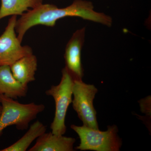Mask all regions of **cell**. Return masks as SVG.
I'll return each instance as SVG.
<instances>
[{
  "label": "cell",
  "instance_id": "3957f363",
  "mask_svg": "<svg viewBox=\"0 0 151 151\" xmlns=\"http://www.w3.org/2000/svg\"><path fill=\"white\" fill-rule=\"evenodd\" d=\"M65 67L62 70V77L58 85H52L45 92L47 96L53 97L55 103L54 119L50 125L52 134L63 135L66 131L65 119L68 109L72 103L74 80Z\"/></svg>",
  "mask_w": 151,
  "mask_h": 151
},
{
  "label": "cell",
  "instance_id": "4fadbf2b",
  "mask_svg": "<svg viewBox=\"0 0 151 151\" xmlns=\"http://www.w3.org/2000/svg\"><path fill=\"white\" fill-rule=\"evenodd\" d=\"M2 110V107L1 105H0V114L1 113Z\"/></svg>",
  "mask_w": 151,
  "mask_h": 151
},
{
  "label": "cell",
  "instance_id": "9c48e42d",
  "mask_svg": "<svg viewBox=\"0 0 151 151\" xmlns=\"http://www.w3.org/2000/svg\"><path fill=\"white\" fill-rule=\"evenodd\" d=\"M27 91L28 86L14 78L9 65H0V95L16 99L25 97Z\"/></svg>",
  "mask_w": 151,
  "mask_h": 151
},
{
  "label": "cell",
  "instance_id": "6da1fadb",
  "mask_svg": "<svg viewBox=\"0 0 151 151\" xmlns=\"http://www.w3.org/2000/svg\"><path fill=\"white\" fill-rule=\"evenodd\" d=\"M67 17H77L111 26L112 18L107 15L95 12L92 2L83 0H75L70 6L58 8L50 4H42L23 14L17 19L15 31L19 40L22 42L27 32L39 25L53 27L59 19Z\"/></svg>",
  "mask_w": 151,
  "mask_h": 151
},
{
  "label": "cell",
  "instance_id": "30bf717a",
  "mask_svg": "<svg viewBox=\"0 0 151 151\" xmlns=\"http://www.w3.org/2000/svg\"><path fill=\"white\" fill-rule=\"evenodd\" d=\"M10 66L14 78L23 85L28 86L35 80L37 60L33 53L22 57Z\"/></svg>",
  "mask_w": 151,
  "mask_h": 151
},
{
  "label": "cell",
  "instance_id": "7c38bea8",
  "mask_svg": "<svg viewBox=\"0 0 151 151\" xmlns=\"http://www.w3.org/2000/svg\"><path fill=\"white\" fill-rule=\"evenodd\" d=\"M46 131V126L40 121H36L30 127L27 132L21 139L0 151H26L32 142Z\"/></svg>",
  "mask_w": 151,
  "mask_h": 151
},
{
  "label": "cell",
  "instance_id": "8992f818",
  "mask_svg": "<svg viewBox=\"0 0 151 151\" xmlns=\"http://www.w3.org/2000/svg\"><path fill=\"white\" fill-rule=\"evenodd\" d=\"M17 16L9 19L4 31L0 36V65H12L22 57L32 54L27 45H22L15 31Z\"/></svg>",
  "mask_w": 151,
  "mask_h": 151
},
{
  "label": "cell",
  "instance_id": "277c9868",
  "mask_svg": "<svg viewBox=\"0 0 151 151\" xmlns=\"http://www.w3.org/2000/svg\"><path fill=\"white\" fill-rule=\"evenodd\" d=\"M77 133L80 143L76 150L81 151H119L122 146V140L118 135L117 126H108V130L102 132L83 125L70 126Z\"/></svg>",
  "mask_w": 151,
  "mask_h": 151
},
{
  "label": "cell",
  "instance_id": "52a82bcc",
  "mask_svg": "<svg viewBox=\"0 0 151 151\" xmlns=\"http://www.w3.org/2000/svg\"><path fill=\"white\" fill-rule=\"evenodd\" d=\"M85 32V28L76 31L65 47V67L74 79H82L84 76L81 51L84 42Z\"/></svg>",
  "mask_w": 151,
  "mask_h": 151
},
{
  "label": "cell",
  "instance_id": "ba28073f",
  "mask_svg": "<svg viewBox=\"0 0 151 151\" xmlns=\"http://www.w3.org/2000/svg\"><path fill=\"white\" fill-rule=\"evenodd\" d=\"M35 145L29 151H72L76 139L57 135L52 132L44 133L37 139Z\"/></svg>",
  "mask_w": 151,
  "mask_h": 151
},
{
  "label": "cell",
  "instance_id": "5b68a950",
  "mask_svg": "<svg viewBox=\"0 0 151 151\" xmlns=\"http://www.w3.org/2000/svg\"><path fill=\"white\" fill-rule=\"evenodd\" d=\"M97 92L98 90L94 85L86 84L82 79L74 80L72 101L73 109L84 126L95 129H99L97 113L93 105Z\"/></svg>",
  "mask_w": 151,
  "mask_h": 151
},
{
  "label": "cell",
  "instance_id": "7a4b0ae2",
  "mask_svg": "<svg viewBox=\"0 0 151 151\" xmlns=\"http://www.w3.org/2000/svg\"><path fill=\"white\" fill-rule=\"evenodd\" d=\"M0 103L2 107L0 114V137L3 131L10 126H15L19 130L27 129L29 123L45 109L43 104H22L2 95H0Z\"/></svg>",
  "mask_w": 151,
  "mask_h": 151
},
{
  "label": "cell",
  "instance_id": "8fae6325",
  "mask_svg": "<svg viewBox=\"0 0 151 151\" xmlns=\"http://www.w3.org/2000/svg\"><path fill=\"white\" fill-rule=\"evenodd\" d=\"M0 20L9 16L22 15L42 4V0H1Z\"/></svg>",
  "mask_w": 151,
  "mask_h": 151
}]
</instances>
